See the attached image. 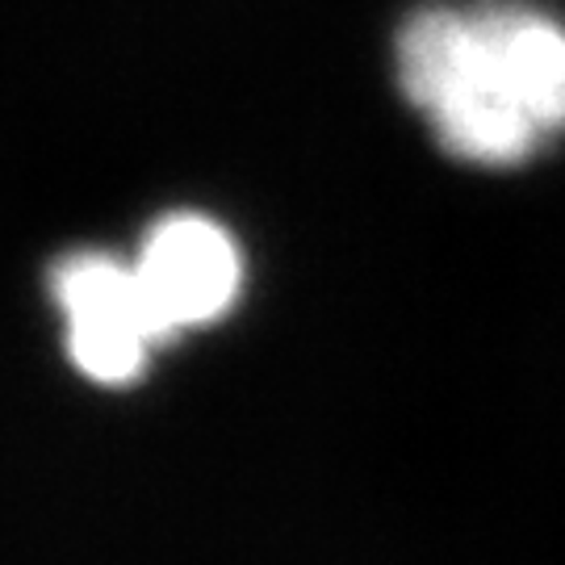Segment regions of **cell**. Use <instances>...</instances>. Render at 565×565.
<instances>
[{"label": "cell", "mask_w": 565, "mask_h": 565, "mask_svg": "<svg viewBox=\"0 0 565 565\" xmlns=\"http://www.w3.org/2000/svg\"><path fill=\"white\" fill-rule=\"evenodd\" d=\"M394 76L465 163L515 168L565 135V21L541 4H424L394 39Z\"/></svg>", "instance_id": "1"}, {"label": "cell", "mask_w": 565, "mask_h": 565, "mask_svg": "<svg viewBox=\"0 0 565 565\" xmlns=\"http://www.w3.org/2000/svg\"><path fill=\"white\" fill-rule=\"evenodd\" d=\"M51 294L67 323V356L102 385L135 382L160 340L135 264L76 252L55 264Z\"/></svg>", "instance_id": "2"}, {"label": "cell", "mask_w": 565, "mask_h": 565, "mask_svg": "<svg viewBox=\"0 0 565 565\" xmlns=\"http://www.w3.org/2000/svg\"><path fill=\"white\" fill-rule=\"evenodd\" d=\"M135 277L160 340H177L189 327L223 319L243 285L235 239L202 214H172L147 231Z\"/></svg>", "instance_id": "3"}]
</instances>
